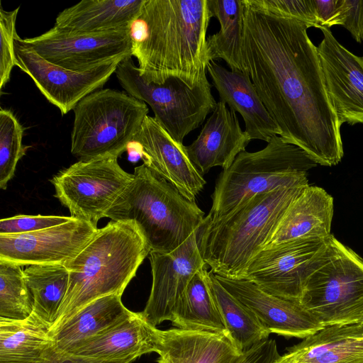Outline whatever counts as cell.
<instances>
[{
  "instance_id": "obj_1",
  "label": "cell",
  "mask_w": 363,
  "mask_h": 363,
  "mask_svg": "<svg viewBox=\"0 0 363 363\" xmlns=\"http://www.w3.org/2000/svg\"><path fill=\"white\" fill-rule=\"evenodd\" d=\"M308 28L296 20L245 4L242 62L279 136L317 164L331 167L343 156L342 125L329 100Z\"/></svg>"
},
{
  "instance_id": "obj_2",
  "label": "cell",
  "mask_w": 363,
  "mask_h": 363,
  "mask_svg": "<svg viewBox=\"0 0 363 363\" xmlns=\"http://www.w3.org/2000/svg\"><path fill=\"white\" fill-rule=\"evenodd\" d=\"M211 17L208 0H145L130 27L140 75L158 84L177 78L196 86L210 62L206 33Z\"/></svg>"
},
{
  "instance_id": "obj_3",
  "label": "cell",
  "mask_w": 363,
  "mask_h": 363,
  "mask_svg": "<svg viewBox=\"0 0 363 363\" xmlns=\"http://www.w3.org/2000/svg\"><path fill=\"white\" fill-rule=\"evenodd\" d=\"M307 185L256 194L219 218L212 219L208 214L199 229L206 265L214 274L243 279L252 259L264 247L291 203Z\"/></svg>"
},
{
  "instance_id": "obj_4",
  "label": "cell",
  "mask_w": 363,
  "mask_h": 363,
  "mask_svg": "<svg viewBox=\"0 0 363 363\" xmlns=\"http://www.w3.org/2000/svg\"><path fill=\"white\" fill-rule=\"evenodd\" d=\"M150 250L133 221L111 220L64 265L68 289L50 329L99 298L124 290Z\"/></svg>"
},
{
  "instance_id": "obj_5",
  "label": "cell",
  "mask_w": 363,
  "mask_h": 363,
  "mask_svg": "<svg viewBox=\"0 0 363 363\" xmlns=\"http://www.w3.org/2000/svg\"><path fill=\"white\" fill-rule=\"evenodd\" d=\"M204 212L145 163L106 211L113 221H133L150 252H171L202 225Z\"/></svg>"
},
{
  "instance_id": "obj_6",
  "label": "cell",
  "mask_w": 363,
  "mask_h": 363,
  "mask_svg": "<svg viewBox=\"0 0 363 363\" xmlns=\"http://www.w3.org/2000/svg\"><path fill=\"white\" fill-rule=\"evenodd\" d=\"M318 164L301 148L274 136L263 149L240 152L219 174L211 196V218L224 216L249 198L282 187L307 185Z\"/></svg>"
},
{
  "instance_id": "obj_7",
  "label": "cell",
  "mask_w": 363,
  "mask_h": 363,
  "mask_svg": "<svg viewBox=\"0 0 363 363\" xmlns=\"http://www.w3.org/2000/svg\"><path fill=\"white\" fill-rule=\"evenodd\" d=\"M71 152L78 161L118 157L140 130L147 104L111 89H100L73 108Z\"/></svg>"
},
{
  "instance_id": "obj_8",
  "label": "cell",
  "mask_w": 363,
  "mask_h": 363,
  "mask_svg": "<svg viewBox=\"0 0 363 363\" xmlns=\"http://www.w3.org/2000/svg\"><path fill=\"white\" fill-rule=\"evenodd\" d=\"M300 303L324 325L363 318V259L333 235L320 264L310 275Z\"/></svg>"
},
{
  "instance_id": "obj_9",
  "label": "cell",
  "mask_w": 363,
  "mask_h": 363,
  "mask_svg": "<svg viewBox=\"0 0 363 363\" xmlns=\"http://www.w3.org/2000/svg\"><path fill=\"white\" fill-rule=\"evenodd\" d=\"M115 73L126 93L147 104L157 122L181 143L217 104L206 77L194 88L177 78H170L162 84L147 82L140 75L132 56L123 60Z\"/></svg>"
},
{
  "instance_id": "obj_10",
  "label": "cell",
  "mask_w": 363,
  "mask_h": 363,
  "mask_svg": "<svg viewBox=\"0 0 363 363\" xmlns=\"http://www.w3.org/2000/svg\"><path fill=\"white\" fill-rule=\"evenodd\" d=\"M133 174L121 168L118 157L78 161L51 179L55 196L73 218L97 226L130 184Z\"/></svg>"
},
{
  "instance_id": "obj_11",
  "label": "cell",
  "mask_w": 363,
  "mask_h": 363,
  "mask_svg": "<svg viewBox=\"0 0 363 363\" xmlns=\"http://www.w3.org/2000/svg\"><path fill=\"white\" fill-rule=\"evenodd\" d=\"M326 247L327 238L296 240L264 247L249 263L243 279L268 294L300 303L306 281Z\"/></svg>"
},
{
  "instance_id": "obj_12",
  "label": "cell",
  "mask_w": 363,
  "mask_h": 363,
  "mask_svg": "<svg viewBox=\"0 0 363 363\" xmlns=\"http://www.w3.org/2000/svg\"><path fill=\"white\" fill-rule=\"evenodd\" d=\"M21 40L48 62L75 72L132 56L130 29L82 34L53 26L38 36Z\"/></svg>"
},
{
  "instance_id": "obj_13",
  "label": "cell",
  "mask_w": 363,
  "mask_h": 363,
  "mask_svg": "<svg viewBox=\"0 0 363 363\" xmlns=\"http://www.w3.org/2000/svg\"><path fill=\"white\" fill-rule=\"evenodd\" d=\"M16 65L33 81L46 99L67 114L86 96L100 89L116 72L124 59H117L93 69L75 72L50 63L23 44L16 34L14 39Z\"/></svg>"
},
{
  "instance_id": "obj_14",
  "label": "cell",
  "mask_w": 363,
  "mask_h": 363,
  "mask_svg": "<svg viewBox=\"0 0 363 363\" xmlns=\"http://www.w3.org/2000/svg\"><path fill=\"white\" fill-rule=\"evenodd\" d=\"M97 226L73 218L38 231L0 235V261L18 266L65 264L94 238Z\"/></svg>"
},
{
  "instance_id": "obj_15",
  "label": "cell",
  "mask_w": 363,
  "mask_h": 363,
  "mask_svg": "<svg viewBox=\"0 0 363 363\" xmlns=\"http://www.w3.org/2000/svg\"><path fill=\"white\" fill-rule=\"evenodd\" d=\"M199 229L172 252L149 254L152 287L141 313L154 326L165 320L171 321L176 305L190 280L205 267L199 245Z\"/></svg>"
},
{
  "instance_id": "obj_16",
  "label": "cell",
  "mask_w": 363,
  "mask_h": 363,
  "mask_svg": "<svg viewBox=\"0 0 363 363\" xmlns=\"http://www.w3.org/2000/svg\"><path fill=\"white\" fill-rule=\"evenodd\" d=\"M317 47L325 89L340 123H363V57L342 46L329 28Z\"/></svg>"
},
{
  "instance_id": "obj_17",
  "label": "cell",
  "mask_w": 363,
  "mask_h": 363,
  "mask_svg": "<svg viewBox=\"0 0 363 363\" xmlns=\"http://www.w3.org/2000/svg\"><path fill=\"white\" fill-rule=\"evenodd\" d=\"M143 163L195 201L206 181L191 162L183 143L176 141L155 119L147 116L133 140Z\"/></svg>"
},
{
  "instance_id": "obj_18",
  "label": "cell",
  "mask_w": 363,
  "mask_h": 363,
  "mask_svg": "<svg viewBox=\"0 0 363 363\" xmlns=\"http://www.w3.org/2000/svg\"><path fill=\"white\" fill-rule=\"evenodd\" d=\"M215 276L225 289L253 313L270 333L303 339L325 327L299 302L268 294L247 279Z\"/></svg>"
},
{
  "instance_id": "obj_19",
  "label": "cell",
  "mask_w": 363,
  "mask_h": 363,
  "mask_svg": "<svg viewBox=\"0 0 363 363\" xmlns=\"http://www.w3.org/2000/svg\"><path fill=\"white\" fill-rule=\"evenodd\" d=\"M251 139L241 129L236 113L219 101L196 139L186 146L188 156L203 176L214 167L226 169Z\"/></svg>"
},
{
  "instance_id": "obj_20",
  "label": "cell",
  "mask_w": 363,
  "mask_h": 363,
  "mask_svg": "<svg viewBox=\"0 0 363 363\" xmlns=\"http://www.w3.org/2000/svg\"><path fill=\"white\" fill-rule=\"evenodd\" d=\"M161 330L141 312L65 351L74 355L106 361L132 359L157 351Z\"/></svg>"
},
{
  "instance_id": "obj_21",
  "label": "cell",
  "mask_w": 363,
  "mask_h": 363,
  "mask_svg": "<svg viewBox=\"0 0 363 363\" xmlns=\"http://www.w3.org/2000/svg\"><path fill=\"white\" fill-rule=\"evenodd\" d=\"M207 72L212 79L220 101L244 121L245 132L251 140L268 143L280 130L262 103L250 76L238 71L228 70L211 61Z\"/></svg>"
},
{
  "instance_id": "obj_22",
  "label": "cell",
  "mask_w": 363,
  "mask_h": 363,
  "mask_svg": "<svg viewBox=\"0 0 363 363\" xmlns=\"http://www.w3.org/2000/svg\"><path fill=\"white\" fill-rule=\"evenodd\" d=\"M158 363H237L243 352L228 334L171 328L161 330Z\"/></svg>"
},
{
  "instance_id": "obj_23",
  "label": "cell",
  "mask_w": 363,
  "mask_h": 363,
  "mask_svg": "<svg viewBox=\"0 0 363 363\" xmlns=\"http://www.w3.org/2000/svg\"><path fill=\"white\" fill-rule=\"evenodd\" d=\"M278 363H363V325L325 326L288 348Z\"/></svg>"
},
{
  "instance_id": "obj_24",
  "label": "cell",
  "mask_w": 363,
  "mask_h": 363,
  "mask_svg": "<svg viewBox=\"0 0 363 363\" xmlns=\"http://www.w3.org/2000/svg\"><path fill=\"white\" fill-rule=\"evenodd\" d=\"M334 212L333 197L323 189L307 185L291 203L266 247L286 242L330 236Z\"/></svg>"
},
{
  "instance_id": "obj_25",
  "label": "cell",
  "mask_w": 363,
  "mask_h": 363,
  "mask_svg": "<svg viewBox=\"0 0 363 363\" xmlns=\"http://www.w3.org/2000/svg\"><path fill=\"white\" fill-rule=\"evenodd\" d=\"M145 0H82L64 9L54 26L72 33H100L130 29Z\"/></svg>"
},
{
  "instance_id": "obj_26",
  "label": "cell",
  "mask_w": 363,
  "mask_h": 363,
  "mask_svg": "<svg viewBox=\"0 0 363 363\" xmlns=\"http://www.w3.org/2000/svg\"><path fill=\"white\" fill-rule=\"evenodd\" d=\"M133 313L123 305L121 295L111 294L94 300L50 330L55 347L66 351L106 331Z\"/></svg>"
},
{
  "instance_id": "obj_27",
  "label": "cell",
  "mask_w": 363,
  "mask_h": 363,
  "mask_svg": "<svg viewBox=\"0 0 363 363\" xmlns=\"http://www.w3.org/2000/svg\"><path fill=\"white\" fill-rule=\"evenodd\" d=\"M50 327L35 313L0 317V363H35L54 347Z\"/></svg>"
},
{
  "instance_id": "obj_28",
  "label": "cell",
  "mask_w": 363,
  "mask_h": 363,
  "mask_svg": "<svg viewBox=\"0 0 363 363\" xmlns=\"http://www.w3.org/2000/svg\"><path fill=\"white\" fill-rule=\"evenodd\" d=\"M171 322L177 328L228 334L206 267L190 280L176 305Z\"/></svg>"
},
{
  "instance_id": "obj_29",
  "label": "cell",
  "mask_w": 363,
  "mask_h": 363,
  "mask_svg": "<svg viewBox=\"0 0 363 363\" xmlns=\"http://www.w3.org/2000/svg\"><path fill=\"white\" fill-rule=\"evenodd\" d=\"M208 4L220 23L219 31L206 39L209 61L223 60L230 70L246 74L242 58L243 0H208Z\"/></svg>"
},
{
  "instance_id": "obj_30",
  "label": "cell",
  "mask_w": 363,
  "mask_h": 363,
  "mask_svg": "<svg viewBox=\"0 0 363 363\" xmlns=\"http://www.w3.org/2000/svg\"><path fill=\"white\" fill-rule=\"evenodd\" d=\"M23 274L32 300L33 313L51 328L68 289L67 268L64 264L30 265L23 269Z\"/></svg>"
},
{
  "instance_id": "obj_31",
  "label": "cell",
  "mask_w": 363,
  "mask_h": 363,
  "mask_svg": "<svg viewBox=\"0 0 363 363\" xmlns=\"http://www.w3.org/2000/svg\"><path fill=\"white\" fill-rule=\"evenodd\" d=\"M209 276L228 335L236 347L244 352L269 339L271 333L253 313L225 289L211 270Z\"/></svg>"
},
{
  "instance_id": "obj_32",
  "label": "cell",
  "mask_w": 363,
  "mask_h": 363,
  "mask_svg": "<svg viewBox=\"0 0 363 363\" xmlns=\"http://www.w3.org/2000/svg\"><path fill=\"white\" fill-rule=\"evenodd\" d=\"M22 267L0 261V317L24 319L33 312Z\"/></svg>"
},
{
  "instance_id": "obj_33",
  "label": "cell",
  "mask_w": 363,
  "mask_h": 363,
  "mask_svg": "<svg viewBox=\"0 0 363 363\" xmlns=\"http://www.w3.org/2000/svg\"><path fill=\"white\" fill-rule=\"evenodd\" d=\"M24 128L9 109L0 108V188L6 189L18 161L29 146L22 140Z\"/></svg>"
},
{
  "instance_id": "obj_34",
  "label": "cell",
  "mask_w": 363,
  "mask_h": 363,
  "mask_svg": "<svg viewBox=\"0 0 363 363\" xmlns=\"http://www.w3.org/2000/svg\"><path fill=\"white\" fill-rule=\"evenodd\" d=\"M257 10L280 17L296 20L308 28H320L316 16L313 0H243Z\"/></svg>"
},
{
  "instance_id": "obj_35",
  "label": "cell",
  "mask_w": 363,
  "mask_h": 363,
  "mask_svg": "<svg viewBox=\"0 0 363 363\" xmlns=\"http://www.w3.org/2000/svg\"><path fill=\"white\" fill-rule=\"evenodd\" d=\"M1 4L0 8V90L10 80L11 71L16 65L14 39L17 34L16 22L20 9L5 11Z\"/></svg>"
},
{
  "instance_id": "obj_36",
  "label": "cell",
  "mask_w": 363,
  "mask_h": 363,
  "mask_svg": "<svg viewBox=\"0 0 363 363\" xmlns=\"http://www.w3.org/2000/svg\"><path fill=\"white\" fill-rule=\"evenodd\" d=\"M71 216L18 215L0 220V235H16L32 233L63 224Z\"/></svg>"
},
{
  "instance_id": "obj_37",
  "label": "cell",
  "mask_w": 363,
  "mask_h": 363,
  "mask_svg": "<svg viewBox=\"0 0 363 363\" xmlns=\"http://www.w3.org/2000/svg\"><path fill=\"white\" fill-rule=\"evenodd\" d=\"M341 25L352 34L354 40H363V1L343 0Z\"/></svg>"
},
{
  "instance_id": "obj_38",
  "label": "cell",
  "mask_w": 363,
  "mask_h": 363,
  "mask_svg": "<svg viewBox=\"0 0 363 363\" xmlns=\"http://www.w3.org/2000/svg\"><path fill=\"white\" fill-rule=\"evenodd\" d=\"M281 354L274 339H267L244 352L237 363H278Z\"/></svg>"
},
{
  "instance_id": "obj_39",
  "label": "cell",
  "mask_w": 363,
  "mask_h": 363,
  "mask_svg": "<svg viewBox=\"0 0 363 363\" xmlns=\"http://www.w3.org/2000/svg\"><path fill=\"white\" fill-rule=\"evenodd\" d=\"M313 4L321 28L341 25L343 0H313Z\"/></svg>"
},
{
  "instance_id": "obj_40",
  "label": "cell",
  "mask_w": 363,
  "mask_h": 363,
  "mask_svg": "<svg viewBox=\"0 0 363 363\" xmlns=\"http://www.w3.org/2000/svg\"><path fill=\"white\" fill-rule=\"evenodd\" d=\"M132 359L106 361L74 355L52 347L35 363H132Z\"/></svg>"
},
{
  "instance_id": "obj_41",
  "label": "cell",
  "mask_w": 363,
  "mask_h": 363,
  "mask_svg": "<svg viewBox=\"0 0 363 363\" xmlns=\"http://www.w3.org/2000/svg\"><path fill=\"white\" fill-rule=\"evenodd\" d=\"M360 323H362V325H363V318L362 319V320L360 321Z\"/></svg>"
},
{
  "instance_id": "obj_42",
  "label": "cell",
  "mask_w": 363,
  "mask_h": 363,
  "mask_svg": "<svg viewBox=\"0 0 363 363\" xmlns=\"http://www.w3.org/2000/svg\"><path fill=\"white\" fill-rule=\"evenodd\" d=\"M158 363V362H157Z\"/></svg>"
}]
</instances>
